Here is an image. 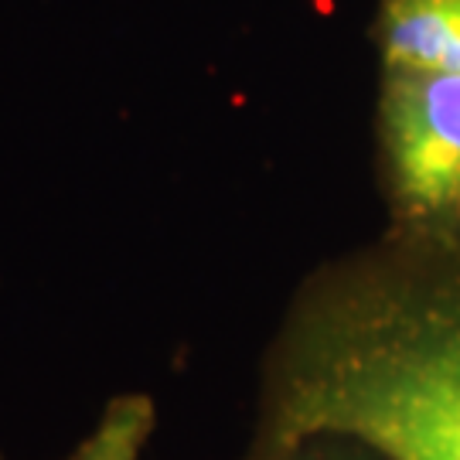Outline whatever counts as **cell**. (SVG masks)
Returning a JSON list of instances; mask_svg holds the SVG:
<instances>
[{
  "mask_svg": "<svg viewBox=\"0 0 460 460\" xmlns=\"http://www.w3.org/2000/svg\"><path fill=\"white\" fill-rule=\"evenodd\" d=\"M311 433L460 460V239H378L311 270L270 338L252 444Z\"/></svg>",
  "mask_w": 460,
  "mask_h": 460,
  "instance_id": "6da1fadb",
  "label": "cell"
},
{
  "mask_svg": "<svg viewBox=\"0 0 460 460\" xmlns=\"http://www.w3.org/2000/svg\"><path fill=\"white\" fill-rule=\"evenodd\" d=\"M376 174L382 232L416 243L460 239V75L378 62Z\"/></svg>",
  "mask_w": 460,
  "mask_h": 460,
  "instance_id": "7a4b0ae2",
  "label": "cell"
},
{
  "mask_svg": "<svg viewBox=\"0 0 460 460\" xmlns=\"http://www.w3.org/2000/svg\"><path fill=\"white\" fill-rule=\"evenodd\" d=\"M378 62L460 75V0H376Z\"/></svg>",
  "mask_w": 460,
  "mask_h": 460,
  "instance_id": "3957f363",
  "label": "cell"
},
{
  "mask_svg": "<svg viewBox=\"0 0 460 460\" xmlns=\"http://www.w3.org/2000/svg\"><path fill=\"white\" fill-rule=\"evenodd\" d=\"M157 427V406L147 393L113 395L93 429L66 460H140Z\"/></svg>",
  "mask_w": 460,
  "mask_h": 460,
  "instance_id": "277c9868",
  "label": "cell"
},
{
  "mask_svg": "<svg viewBox=\"0 0 460 460\" xmlns=\"http://www.w3.org/2000/svg\"><path fill=\"white\" fill-rule=\"evenodd\" d=\"M246 460H389L362 440L338 433H311L287 444H252Z\"/></svg>",
  "mask_w": 460,
  "mask_h": 460,
  "instance_id": "5b68a950",
  "label": "cell"
}]
</instances>
